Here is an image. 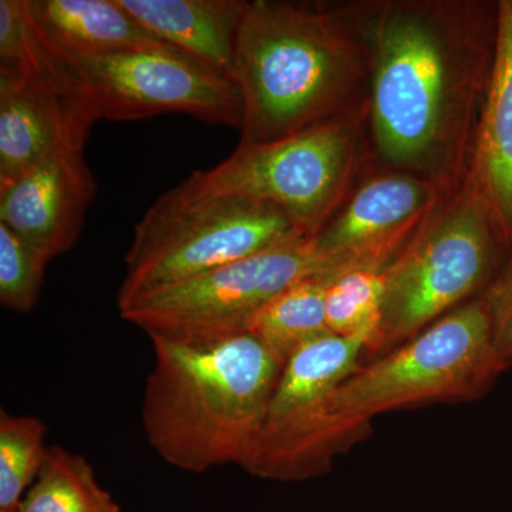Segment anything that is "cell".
Listing matches in <instances>:
<instances>
[{"label":"cell","instance_id":"cell-1","mask_svg":"<svg viewBox=\"0 0 512 512\" xmlns=\"http://www.w3.org/2000/svg\"><path fill=\"white\" fill-rule=\"evenodd\" d=\"M367 128L384 168L453 194L466 181L490 82L497 2L367 0Z\"/></svg>","mask_w":512,"mask_h":512},{"label":"cell","instance_id":"cell-2","mask_svg":"<svg viewBox=\"0 0 512 512\" xmlns=\"http://www.w3.org/2000/svg\"><path fill=\"white\" fill-rule=\"evenodd\" d=\"M370 69L360 2H249L234 66L241 140L271 143L355 109Z\"/></svg>","mask_w":512,"mask_h":512},{"label":"cell","instance_id":"cell-3","mask_svg":"<svg viewBox=\"0 0 512 512\" xmlns=\"http://www.w3.org/2000/svg\"><path fill=\"white\" fill-rule=\"evenodd\" d=\"M148 338L154 366L141 404L148 444L165 463L190 473L244 468L284 363L247 330Z\"/></svg>","mask_w":512,"mask_h":512},{"label":"cell","instance_id":"cell-4","mask_svg":"<svg viewBox=\"0 0 512 512\" xmlns=\"http://www.w3.org/2000/svg\"><path fill=\"white\" fill-rule=\"evenodd\" d=\"M507 367L483 299H471L340 384L326 404V447L338 456L380 414L476 399Z\"/></svg>","mask_w":512,"mask_h":512},{"label":"cell","instance_id":"cell-5","mask_svg":"<svg viewBox=\"0 0 512 512\" xmlns=\"http://www.w3.org/2000/svg\"><path fill=\"white\" fill-rule=\"evenodd\" d=\"M302 238L311 237L275 204L208 190L191 174L138 222L117 302Z\"/></svg>","mask_w":512,"mask_h":512},{"label":"cell","instance_id":"cell-6","mask_svg":"<svg viewBox=\"0 0 512 512\" xmlns=\"http://www.w3.org/2000/svg\"><path fill=\"white\" fill-rule=\"evenodd\" d=\"M370 154L365 101L281 140H241L222 163L192 174L208 190L275 204L312 238L348 200Z\"/></svg>","mask_w":512,"mask_h":512},{"label":"cell","instance_id":"cell-7","mask_svg":"<svg viewBox=\"0 0 512 512\" xmlns=\"http://www.w3.org/2000/svg\"><path fill=\"white\" fill-rule=\"evenodd\" d=\"M504 249L490 210L466 178L384 269L379 352L397 348L484 291Z\"/></svg>","mask_w":512,"mask_h":512},{"label":"cell","instance_id":"cell-8","mask_svg":"<svg viewBox=\"0 0 512 512\" xmlns=\"http://www.w3.org/2000/svg\"><path fill=\"white\" fill-rule=\"evenodd\" d=\"M322 274L336 275L315 238H302L117 305L147 335L212 338L242 332L279 292Z\"/></svg>","mask_w":512,"mask_h":512},{"label":"cell","instance_id":"cell-9","mask_svg":"<svg viewBox=\"0 0 512 512\" xmlns=\"http://www.w3.org/2000/svg\"><path fill=\"white\" fill-rule=\"evenodd\" d=\"M99 120L72 63L47 45L26 13L18 45L0 59V187L57 150H84Z\"/></svg>","mask_w":512,"mask_h":512},{"label":"cell","instance_id":"cell-10","mask_svg":"<svg viewBox=\"0 0 512 512\" xmlns=\"http://www.w3.org/2000/svg\"><path fill=\"white\" fill-rule=\"evenodd\" d=\"M69 62L100 119L134 121L183 113L221 126L242 128L244 123L237 83L167 43Z\"/></svg>","mask_w":512,"mask_h":512},{"label":"cell","instance_id":"cell-11","mask_svg":"<svg viewBox=\"0 0 512 512\" xmlns=\"http://www.w3.org/2000/svg\"><path fill=\"white\" fill-rule=\"evenodd\" d=\"M366 352L365 339L328 333L289 357L244 470L275 481H302L326 473V404L359 369Z\"/></svg>","mask_w":512,"mask_h":512},{"label":"cell","instance_id":"cell-12","mask_svg":"<svg viewBox=\"0 0 512 512\" xmlns=\"http://www.w3.org/2000/svg\"><path fill=\"white\" fill-rule=\"evenodd\" d=\"M448 192L424 178L383 168L369 173L316 235L335 274L384 271L433 218Z\"/></svg>","mask_w":512,"mask_h":512},{"label":"cell","instance_id":"cell-13","mask_svg":"<svg viewBox=\"0 0 512 512\" xmlns=\"http://www.w3.org/2000/svg\"><path fill=\"white\" fill-rule=\"evenodd\" d=\"M82 148H62L0 187V224L47 262L76 244L97 181Z\"/></svg>","mask_w":512,"mask_h":512},{"label":"cell","instance_id":"cell-14","mask_svg":"<svg viewBox=\"0 0 512 512\" xmlns=\"http://www.w3.org/2000/svg\"><path fill=\"white\" fill-rule=\"evenodd\" d=\"M467 180L490 210L505 248L512 247V0L497 2L490 82Z\"/></svg>","mask_w":512,"mask_h":512},{"label":"cell","instance_id":"cell-15","mask_svg":"<svg viewBox=\"0 0 512 512\" xmlns=\"http://www.w3.org/2000/svg\"><path fill=\"white\" fill-rule=\"evenodd\" d=\"M156 39L234 80L239 30L248 0H120Z\"/></svg>","mask_w":512,"mask_h":512},{"label":"cell","instance_id":"cell-16","mask_svg":"<svg viewBox=\"0 0 512 512\" xmlns=\"http://www.w3.org/2000/svg\"><path fill=\"white\" fill-rule=\"evenodd\" d=\"M25 8L40 37L67 60L160 43L120 0H25Z\"/></svg>","mask_w":512,"mask_h":512},{"label":"cell","instance_id":"cell-17","mask_svg":"<svg viewBox=\"0 0 512 512\" xmlns=\"http://www.w3.org/2000/svg\"><path fill=\"white\" fill-rule=\"evenodd\" d=\"M333 274L313 275L289 285L249 319L247 332L286 363L303 346L330 332L326 291Z\"/></svg>","mask_w":512,"mask_h":512},{"label":"cell","instance_id":"cell-18","mask_svg":"<svg viewBox=\"0 0 512 512\" xmlns=\"http://www.w3.org/2000/svg\"><path fill=\"white\" fill-rule=\"evenodd\" d=\"M16 512H121L101 487L89 461L63 447H49L45 464Z\"/></svg>","mask_w":512,"mask_h":512},{"label":"cell","instance_id":"cell-19","mask_svg":"<svg viewBox=\"0 0 512 512\" xmlns=\"http://www.w3.org/2000/svg\"><path fill=\"white\" fill-rule=\"evenodd\" d=\"M384 296L383 271L340 272L330 279L326 291V322L335 335L359 336L367 352L379 353Z\"/></svg>","mask_w":512,"mask_h":512},{"label":"cell","instance_id":"cell-20","mask_svg":"<svg viewBox=\"0 0 512 512\" xmlns=\"http://www.w3.org/2000/svg\"><path fill=\"white\" fill-rule=\"evenodd\" d=\"M46 426L33 416L0 412V511L16 512L47 457Z\"/></svg>","mask_w":512,"mask_h":512},{"label":"cell","instance_id":"cell-21","mask_svg":"<svg viewBox=\"0 0 512 512\" xmlns=\"http://www.w3.org/2000/svg\"><path fill=\"white\" fill-rule=\"evenodd\" d=\"M49 262L12 229L0 224V303L10 311L35 308Z\"/></svg>","mask_w":512,"mask_h":512},{"label":"cell","instance_id":"cell-22","mask_svg":"<svg viewBox=\"0 0 512 512\" xmlns=\"http://www.w3.org/2000/svg\"><path fill=\"white\" fill-rule=\"evenodd\" d=\"M481 299L491 320L495 348L508 366L512 363V254L493 281L488 284Z\"/></svg>","mask_w":512,"mask_h":512},{"label":"cell","instance_id":"cell-23","mask_svg":"<svg viewBox=\"0 0 512 512\" xmlns=\"http://www.w3.org/2000/svg\"><path fill=\"white\" fill-rule=\"evenodd\" d=\"M0 512H5V511H0Z\"/></svg>","mask_w":512,"mask_h":512}]
</instances>
